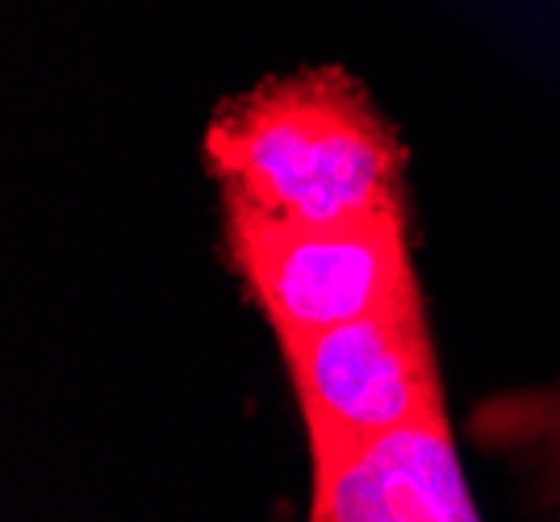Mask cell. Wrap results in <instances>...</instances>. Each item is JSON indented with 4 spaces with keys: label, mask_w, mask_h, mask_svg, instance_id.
<instances>
[{
    "label": "cell",
    "mask_w": 560,
    "mask_h": 522,
    "mask_svg": "<svg viewBox=\"0 0 560 522\" xmlns=\"http://www.w3.org/2000/svg\"><path fill=\"white\" fill-rule=\"evenodd\" d=\"M206 159L234 210L277 222H351L397 201L401 146L343 72L272 80L226 105Z\"/></svg>",
    "instance_id": "6da1fadb"
},
{
    "label": "cell",
    "mask_w": 560,
    "mask_h": 522,
    "mask_svg": "<svg viewBox=\"0 0 560 522\" xmlns=\"http://www.w3.org/2000/svg\"><path fill=\"white\" fill-rule=\"evenodd\" d=\"M314 455L444 405L419 288L376 313L280 339Z\"/></svg>",
    "instance_id": "3957f363"
},
{
    "label": "cell",
    "mask_w": 560,
    "mask_h": 522,
    "mask_svg": "<svg viewBox=\"0 0 560 522\" xmlns=\"http://www.w3.org/2000/svg\"><path fill=\"white\" fill-rule=\"evenodd\" d=\"M226 247L280 339L364 318L419 288L401 205L351 222H277L226 205Z\"/></svg>",
    "instance_id": "7a4b0ae2"
},
{
    "label": "cell",
    "mask_w": 560,
    "mask_h": 522,
    "mask_svg": "<svg viewBox=\"0 0 560 522\" xmlns=\"http://www.w3.org/2000/svg\"><path fill=\"white\" fill-rule=\"evenodd\" d=\"M314 522H477L444 405L314 455Z\"/></svg>",
    "instance_id": "277c9868"
},
{
    "label": "cell",
    "mask_w": 560,
    "mask_h": 522,
    "mask_svg": "<svg viewBox=\"0 0 560 522\" xmlns=\"http://www.w3.org/2000/svg\"><path fill=\"white\" fill-rule=\"evenodd\" d=\"M468 439L506 460L539 514L560 519V384L511 389L472 405Z\"/></svg>",
    "instance_id": "5b68a950"
}]
</instances>
